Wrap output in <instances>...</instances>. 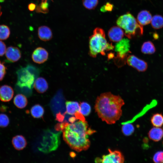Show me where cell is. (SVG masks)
Instances as JSON below:
<instances>
[{
    "mask_svg": "<svg viewBox=\"0 0 163 163\" xmlns=\"http://www.w3.org/2000/svg\"><path fill=\"white\" fill-rule=\"evenodd\" d=\"M62 131L64 141L72 149L78 152L88 149L91 143L89 136L95 132L89 127L86 120H81L68 123Z\"/></svg>",
    "mask_w": 163,
    "mask_h": 163,
    "instance_id": "obj_1",
    "label": "cell"
},
{
    "mask_svg": "<svg viewBox=\"0 0 163 163\" xmlns=\"http://www.w3.org/2000/svg\"><path fill=\"white\" fill-rule=\"evenodd\" d=\"M124 100L119 95L110 92L101 94L97 98L94 106L95 112L99 117L109 124L115 123L122 115L121 108Z\"/></svg>",
    "mask_w": 163,
    "mask_h": 163,
    "instance_id": "obj_2",
    "label": "cell"
},
{
    "mask_svg": "<svg viewBox=\"0 0 163 163\" xmlns=\"http://www.w3.org/2000/svg\"><path fill=\"white\" fill-rule=\"evenodd\" d=\"M89 48L90 55L95 57L99 54L104 55L106 52L113 50L114 46L107 41L103 30L97 27L89 37Z\"/></svg>",
    "mask_w": 163,
    "mask_h": 163,
    "instance_id": "obj_3",
    "label": "cell"
},
{
    "mask_svg": "<svg viewBox=\"0 0 163 163\" xmlns=\"http://www.w3.org/2000/svg\"><path fill=\"white\" fill-rule=\"evenodd\" d=\"M116 24L124 30V34L129 39L141 36L143 34V26L129 12L120 16L116 21Z\"/></svg>",
    "mask_w": 163,
    "mask_h": 163,
    "instance_id": "obj_4",
    "label": "cell"
},
{
    "mask_svg": "<svg viewBox=\"0 0 163 163\" xmlns=\"http://www.w3.org/2000/svg\"><path fill=\"white\" fill-rule=\"evenodd\" d=\"M37 70L31 66L22 68L19 69L17 73L18 80L17 85L21 88H26L31 90L36 80Z\"/></svg>",
    "mask_w": 163,
    "mask_h": 163,
    "instance_id": "obj_5",
    "label": "cell"
},
{
    "mask_svg": "<svg viewBox=\"0 0 163 163\" xmlns=\"http://www.w3.org/2000/svg\"><path fill=\"white\" fill-rule=\"evenodd\" d=\"M61 132L55 133L50 130L45 131L39 150L44 153H48L56 150L60 143V136Z\"/></svg>",
    "mask_w": 163,
    "mask_h": 163,
    "instance_id": "obj_6",
    "label": "cell"
},
{
    "mask_svg": "<svg viewBox=\"0 0 163 163\" xmlns=\"http://www.w3.org/2000/svg\"><path fill=\"white\" fill-rule=\"evenodd\" d=\"M130 47L129 41L127 39H123L116 44L114 48L117 53L115 62L118 66H122L126 63Z\"/></svg>",
    "mask_w": 163,
    "mask_h": 163,
    "instance_id": "obj_7",
    "label": "cell"
},
{
    "mask_svg": "<svg viewBox=\"0 0 163 163\" xmlns=\"http://www.w3.org/2000/svg\"><path fill=\"white\" fill-rule=\"evenodd\" d=\"M126 62L129 66L139 72L145 71L148 67L146 62L133 55L128 56Z\"/></svg>",
    "mask_w": 163,
    "mask_h": 163,
    "instance_id": "obj_8",
    "label": "cell"
},
{
    "mask_svg": "<svg viewBox=\"0 0 163 163\" xmlns=\"http://www.w3.org/2000/svg\"><path fill=\"white\" fill-rule=\"evenodd\" d=\"M49 53L44 48L39 47L36 48L33 52L31 57L33 61L39 64L43 63L48 59Z\"/></svg>",
    "mask_w": 163,
    "mask_h": 163,
    "instance_id": "obj_9",
    "label": "cell"
},
{
    "mask_svg": "<svg viewBox=\"0 0 163 163\" xmlns=\"http://www.w3.org/2000/svg\"><path fill=\"white\" fill-rule=\"evenodd\" d=\"M124 34L123 31L118 26L111 27L108 33L109 39L114 42H118L120 41L123 39Z\"/></svg>",
    "mask_w": 163,
    "mask_h": 163,
    "instance_id": "obj_10",
    "label": "cell"
},
{
    "mask_svg": "<svg viewBox=\"0 0 163 163\" xmlns=\"http://www.w3.org/2000/svg\"><path fill=\"white\" fill-rule=\"evenodd\" d=\"M5 53L7 59L11 62H14L18 61L21 57L20 50L16 47H8L6 49Z\"/></svg>",
    "mask_w": 163,
    "mask_h": 163,
    "instance_id": "obj_11",
    "label": "cell"
},
{
    "mask_svg": "<svg viewBox=\"0 0 163 163\" xmlns=\"http://www.w3.org/2000/svg\"><path fill=\"white\" fill-rule=\"evenodd\" d=\"M14 94L13 89L10 86L4 85L0 87V100L2 101H10L13 98Z\"/></svg>",
    "mask_w": 163,
    "mask_h": 163,
    "instance_id": "obj_12",
    "label": "cell"
},
{
    "mask_svg": "<svg viewBox=\"0 0 163 163\" xmlns=\"http://www.w3.org/2000/svg\"><path fill=\"white\" fill-rule=\"evenodd\" d=\"M38 35L40 40L46 41L51 39L53 37V34L51 30L49 27L46 26H43L38 28Z\"/></svg>",
    "mask_w": 163,
    "mask_h": 163,
    "instance_id": "obj_13",
    "label": "cell"
},
{
    "mask_svg": "<svg viewBox=\"0 0 163 163\" xmlns=\"http://www.w3.org/2000/svg\"><path fill=\"white\" fill-rule=\"evenodd\" d=\"M152 17L150 12L147 10H143L140 11L137 16V21L141 25H146L149 24Z\"/></svg>",
    "mask_w": 163,
    "mask_h": 163,
    "instance_id": "obj_14",
    "label": "cell"
},
{
    "mask_svg": "<svg viewBox=\"0 0 163 163\" xmlns=\"http://www.w3.org/2000/svg\"><path fill=\"white\" fill-rule=\"evenodd\" d=\"M34 87L38 93H43L48 88V84L46 80L42 77L37 78L34 82Z\"/></svg>",
    "mask_w": 163,
    "mask_h": 163,
    "instance_id": "obj_15",
    "label": "cell"
},
{
    "mask_svg": "<svg viewBox=\"0 0 163 163\" xmlns=\"http://www.w3.org/2000/svg\"><path fill=\"white\" fill-rule=\"evenodd\" d=\"M12 143L14 148L18 150H22L27 145L26 139L21 135L14 136L12 140Z\"/></svg>",
    "mask_w": 163,
    "mask_h": 163,
    "instance_id": "obj_16",
    "label": "cell"
},
{
    "mask_svg": "<svg viewBox=\"0 0 163 163\" xmlns=\"http://www.w3.org/2000/svg\"><path fill=\"white\" fill-rule=\"evenodd\" d=\"M66 113L74 116L77 113L81 112L80 104L77 101H67L66 102Z\"/></svg>",
    "mask_w": 163,
    "mask_h": 163,
    "instance_id": "obj_17",
    "label": "cell"
},
{
    "mask_svg": "<svg viewBox=\"0 0 163 163\" xmlns=\"http://www.w3.org/2000/svg\"><path fill=\"white\" fill-rule=\"evenodd\" d=\"M148 136L152 140L158 141L163 137V129L158 127L153 128L149 131Z\"/></svg>",
    "mask_w": 163,
    "mask_h": 163,
    "instance_id": "obj_18",
    "label": "cell"
},
{
    "mask_svg": "<svg viewBox=\"0 0 163 163\" xmlns=\"http://www.w3.org/2000/svg\"><path fill=\"white\" fill-rule=\"evenodd\" d=\"M14 103L15 106L20 109H22L26 107L28 101L26 97L21 94L16 95L14 98Z\"/></svg>",
    "mask_w": 163,
    "mask_h": 163,
    "instance_id": "obj_19",
    "label": "cell"
},
{
    "mask_svg": "<svg viewBox=\"0 0 163 163\" xmlns=\"http://www.w3.org/2000/svg\"><path fill=\"white\" fill-rule=\"evenodd\" d=\"M155 50L154 44L149 41L144 42L141 48L142 52L145 54H152L154 53Z\"/></svg>",
    "mask_w": 163,
    "mask_h": 163,
    "instance_id": "obj_20",
    "label": "cell"
},
{
    "mask_svg": "<svg viewBox=\"0 0 163 163\" xmlns=\"http://www.w3.org/2000/svg\"><path fill=\"white\" fill-rule=\"evenodd\" d=\"M44 112L43 108L39 104L33 106L30 109V113L32 116L34 118H39L43 115Z\"/></svg>",
    "mask_w": 163,
    "mask_h": 163,
    "instance_id": "obj_21",
    "label": "cell"
},
{
    "mask_svg": "<svg viewBox=\"0 0 163 163\" xmlns=\"http://www.w3.org/2000/svg\"><path fill=\"white\" fill-rule=\"evenodd\" d=\"M152 27L156 29L163 27V17L161 15L156 14L154 15L151 21Z\"/></svg>",
    "mask_w": 163,
    "mask_h": 163,
    "instance_id": "obj_22",
    "label": "cell"
},
{
    "mask_svg": "<svg viewBox=\"0 0 163 163\" xmlns=\"http://www.w3.org/2000/svg\"><path fill=\"white\" fill-rule=\"evenodd\" d=\"M151 122L154 126L161 127L163 125V116L161 114H155L151 118Z\"/></svg>",
    "mask_w": 163,
    "mask_h": 163,
    "instance_id": "obj_23",
    "label": "cell"
},
{
    "mask_svg": "<svg viewBox=\"0 0 163 163\" xmlns=\"http://www.w3.org/2000/svg\"><path fill=\"white\" fill-rule=\"evenodd\" d=\"M109 154L102 156L101 163H116L114 151L108 149Z\"/></svg>",
    "mask_w": 163,
    "mask_h": 163,
    "instance_id": "obj_24",
    "label": "cell"
},
{
    "mask_svg": "<svg viewBox=\"0 0 163 163\" xmlns=\"http://www.w3.org/2000/svg\"><path fill=\"white\" fill-rule=\"evenodd\" d=\"M10 31L9 28L6 25H0V40H4L9 37Z\"/></svg>",
    "mask_w": 163,
    "mask_h": 163,
    "instance_id": "obj_25",
    "label": "cell"
},
{
    "mask_svg": "<svg viewBox=\"0 0 163 163\" xmlns=\"http://www.w3.org/2000/svg\"><path fill=\"white\" fill-rule=\"evenodd\" d=\"M80 111L82 114L84 116H87L90 113L91 110L90 105L87 103L83 102L80 104Z\"/></svg>",
    "mask_w": 163,
    "mask_h": 163,
    "instance_id": "obj_26",
    "label": "cell"
},
{
    "mask_svg": "<svg viewBox=\"0 0 163 163\" xmlns=\"http://www.w3.org/2000/svg\"><path fill=\"white\" fill-rule=\"evenodd\" d=\"M98 3V0H83L84 6L88 10L95 9Z\"/></svg>",
    "mask_w": 163,
    "mask_h": 163,
    "instance_id": "obj_27",
    "label": "cell"
},
{
    "mask_svg": "<svg viewBox=\"0 0 163 163\" xmlns=\"http://www.w3.org/2000/svg\"><path fill=\"white\" fill-rule=\"evenodd\" d=\"M122 131L123 134L128 136L131 135L134 132V128L133 126L130 123H126L122 127Z\"/></svg>",
    "mask_w": 163,
    "mask_h": 163,
    "instance_id": "obj_28",
    "label": "cell"
},
{
    "mask_svg": "<svg viewBox=\"0 0 163 163\" xmlns=\"http://www.w3.org/2000/svg\"><path fill=\"white\" fill-rule=\"evenodd\" d=\"M9 123V119L5 114H0V127H7Z\"/></svg>",
    "mask_w": 163,
    "mask_h": 163,
    "instance_id": "obj_29",
    "label": "cell"
},
{
    "mask_svg": "<svg viewBox=\"0 0 163 163\" xmlns=\"http://www.w3.org/2000/svg\"><path fill=\"white\" fill-rule=\"evenodd\" d=\"M153 159L155 163H163V151L156 152L154 155Z\"/></svg>",
    "mask_w": 163,
    "mask_h": 163,
    "instance_id": "obj_30",
    "label": "cell"
},
{
    "mask_svg": "<svg viewBox=\"0 0 163 163\" xmlns=\"http://www.w3.org/2000/svg\"><path fill=\"white\" fill-rule=\"evenodd\" d=\"M48 4L46 2H42L36 8V11L37 12H42L44 13H47L48 11Z\"/></svg>",
    "mask_w": 163,
    "mask_h": 163,
    "instance_id": "obj_31",
    "label": "cell"
},
{
    "mask_svg": "<svg viewBox=\"0 0 163 163\" xmlns=\"http://www.w3.org/2000/svg\"><path fill=\"white\" fill-rule=\"evenodd\" d=\"M114 6L113 4L109 2H107L105 5L102 6L100 9L101 11L103 12L112 11Z\"/></svg>",
    "mask_w": 163,
    "mask_h": 163,
    "instance_id": "obj_32",
    "label": "cell"
},
{
    "mask_svg": "<svg viewBox=\"0 0 163 163\" xmlns=\"http://www.w3.org/2000/svg\"><path fill=\"white\" fill-rule=\"evenodd\" d=\"M6 73V67L3 62H0V81L3 80Z\"/></svg>",
    "mask_w": 163,
    "mask_h": 163,
    "instance_id": "obj_33",
    "label": "cell"
},
{
    "mask_svg": "<svg viewBox=\"0 0 163 163\" xmlns=\"http://www.w3.org/2000/svg\"><path fill=\"white\" fill-rule=\"evenodd\" d=\"M6 46L4 42L0 40V56H2L5 53Z\"/></svg>",
    "mask_w": 163,
    "mask_h": 163,
    "instance_id": "obj_34",
    "label": "cell"
},
{
    "mask_svg": "<svg viewBox=\"0 0 163 163\" xmlns=\"http://www.w3.org/2000/svg\"><path fill=\"white\" fill-rule=\"evenodd\" d=\"M68 123L67 122H65L61 123L58 124L56 126L55 129L57 131H62Z\"/></svg>",
    "mask_w": 163,
    "mask_h": 163,
    "instance_id": "obj_35",
    "label": "cell"
},
{
    "mask_svg": "<svg viewBox=\"0 0 163 163\" xmlns=\"http://www.w3.org/2000/svg\"><path fill=\"white\" fill-rule=\"evenodd\" d=\"M35 8V5L33 3H31L28 5V8L31 11L34 10Z\"/></svg>",
    "mask_w": 163,
    "mask_h": 163,
    "instance_id": "obj_36",
    "label": "cell"
},
{
    "mask_svg": "<svg viewBox=\"0 0 163 163\" xmlns=\"http://www.w3.org/2000/svg\"><path fill=\"white\" fill-rule=\"evenodd\" d=\"M7 107L5 105H2L0 106V110L2 112H5L7 111Z\"/></svg>",
    "mask_w": 163,
    "mask_h": 163,
    "instance_id": "obj_37",
    "label": "cell"
},
{
    "mask_svg": "<svg viewBox=\"0 0 163 163\" xmlns=\"http://www.w3.org/2000/svg\"><path fill=\"white\" fill-rule=\"evenodd\" d=\"M95 163H101L102 162V159L99 157H96L95 159Z\"/></svg>",
    "mask_w": 163,
    "mask_h": 163,
    "instance_id": "obj_38",
    "label": "cell"
},
{
    "mask_svg": "<svg viewBox=\"0 0 163 163\" xmlns=\"http://www.w3.org/2000/svg\"><path fill=\"white\" fill-rule=\"evenodd\" d=\"M71 155H71V156H72V157H74L75 155V154L74 153H73V152L71 153Z\"/></svg>",
    "mask_w": 163,
    "mask_h": 163,
    "instance_id": "obj_39",
    "label": "cell"
},
{
    "mask_svg": "<svg viewBox=\"0 0 163 163\" xmlns=\"http://www.w3.org/2000/svg\"><path fill=\"white\" fill-rule=\"evenodd\" d=\"M42 1V2H47V0H41Z\"/></svg>",
    "mask_w": 163,
    "mask_h": 163,
    "instance_id": "obj_40",
    "label": "cell"
},
{
    "mask_svg": "<svg viewBox=\"0 0 163 163\" xmlns=\"http://www.w3.org/2000/svg\"><path fill=\"white\" fill-rule=\"evenodd\" d=\"M5 0H0V2H4Z\"/></svg>",
    "mask_w": 163,
    "mask_h": 163,
    "instance_id": "obj_41",
    "label": "cell"
},
{
    "mask_svg": "<svg viewBox=\"0 0 163 163\" xmlns=\"http://www.w3.org/2000/svg\"><path fill=\"white\" fill-rule=\"evenodd\" d=\"M1 14H2V12H1V7H0V17L1 15Z\"/></svg>",
    "mask_w": 163,
    "mask_h": 163,
    "instance_id": "obj_42",
    "label": "cell"
}]
</instances>
